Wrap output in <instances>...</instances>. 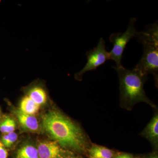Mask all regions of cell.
Returning a JSON list of instances; mask_svg holds the SVG:
<instances>
[{
    "mask_svg": "<svg viewBox=\"0 0 158 158\" xmlns=\"http://www.w3.org/2000/svg\"><path fill=\"white\" fill-rule=\"evenodd\" d=\"M15 127V121L10 117H6L0 123V131L4 134L14 132Z\"/></svg>",
    "mask_w": 158,
    "mask_h": 158,
    "instance_id": "13",
    "label": "cell"
},
{
    "mask_svg": "<svg viewBox=\"0 0 158 158\" xmlns=\"http://www.w3.org/2000/svg\"><path fill=\"white\" fill-rule=\"evenodd\" d=\"M59 158H82L78 154L69 150H64Z\"/></svg>",
    "mask_w": 158,
    "mask_h": 158,
    "instance_id": "15",
    "label": "cell"
},
{
    "mask_svg": "<svg viewBox=\"0 0 158 158\" xmlns=\"http://www.w3.org/2000/svg\"><path fill=\"white\" fill-rule=\"evenodd\" d=\"M145 158H158V154L156 153H155L150 155L149 156Z\"/></svg>",
    "mask_w": 158,
    "mask_h": 158,
    "instance_id": "18",
    "label": "cell"
},
{
    "mask_svg": "<svg viewBox=\"0 0 158 158\" xmlns=\"http://www.w3.org/2000/svg\"><path fill=\"white\" fill-rule=\"evenodd\" d=\"M141 136L150 141L156 149L158 146V114L156 112L153 117L141 133Z\"/></svg>",
    "mask_w": 158,
    "mask_h": 158,
    "instance_id": "7",
    "label": "cell"
},
{
    "mask_svg": "<svg viewBox=\"0 0 158 158\" xmlns=\"http://www.w3.org/2000/svg\"><path fill=\"white\" fill-rule=\"evenodd\" d=\"M8 153L6 147L0 141V158H8Z\"/></svg>",
    "mask_w": 158,
    "mask_h": 158,
    "instance_id": "17",
    "label": "cell"
},
{
    "mask_svg": "<svg viewBox=\"0 0 158 158\" xmlns=\"http://www.w3.org/2000/svg\"><path fill=\"white\" fill-rule=\"evenodd\" d=\"M136 22L135 18H131L125 32L123 33H115L110 35V40L113 44V48L109 52V55L110 59L116 62V67L122 66L121 62L123 52L127 44L135 37L137 33L135 27Z\"/></svg>",
    "mask_w": 158,
    "mask_h": 158,
    "instance_id": "4",
    "label": "cell"
},
{
    "mask_svg": "<svg viewBox=\"0 0 158 158\" xmlns=\"http://www.w3.org/2000/svg\"><path fill=\"white\" fill-rule=\"evenodd\" d=\"M15 158H39L37 148L31 144H26L19 148Z\"/></svg>",
    "mask_w": 158,
    "mask_h": 158,
    "instance_id": "12",
    "label": "cell"
},
{
    "mask_svg": "<svg viewBox=\"0 0 158 158\" xmlns=\"http://www.w3.org/2000/svg\"><path fill=\"white\" fill-rule=\"evenodd\" d=\"M40 106L33 101L28 95L24 97L20 103L19 110L23 113L34 115L39 111Z\"/></svg>",
    "mask_w": 158,
    "mask_h": 158,
    "instance_id": "10",
    "label": "cell"
},
{
    "mask_svg": "<svg viewBox=\"0 0 158 158\" xmlns=\"http://www.w3.org/2000/svg\"><path fill=\"white\" fill-rule=\"evenodd\" d=\"M14 112L23 128L31 132H36L38 131L39 123L36 117L33 115L23 113L19 109L15 110Z\"/></svg>",
    "mask_w": 158,
    "mask_h": 158,
    "instance_id": "8",
    "label": "cell"
},
{
    "mask_svg": "<svg viewBox=\"0 0 158 158\" xmlns=\"http://www.w3.org/2000/svg\"><path fill=\"white\" fill-rule=\"evenodd\" d=\"M37 148L39 158H59L65 150L54 141H40Z\"/></svg>",
    "mask_w": 158,
    "mask_h": 158,
    "instance_id": "6",
    "label": "cell"
},
{
    "mask_svg": "<svg viewBox=\"0 0 158 158\" xmlns=\"http://www.w3.org/2000/svg\"><path fill=\"white\" fill-rule=\"evenodd\" d=\"M28 96L36 104L41 106L44 104L47 100V95L45 90L40 86H34L30 89Z\"/></svg>",
    "mask_w": 158,
    "mask_h": 158,
    "instance_id": "11",
    "label": "cell"
},
{
    "mask_svg": "<svg viewBox=\"0 0 158 158\" xmlns=\"http://www.w3.org/2000/svg\"><path fill=\"white\" fill-rule=\"evenodd\" d=\"M113 68L117 71L119 79L121 108L131 111L135 105L143 102L152 108H156V105L148 98L144 90V84L147 76L142 75L134 69H127L123 65Z\"/></svg>",
    "mask_w": 158,
    "mask_h": 158,
    "instance_id": "2",
    "label": "cell"
},
{
    "mask_svg": "<svg viewBox=\"0 0 158 158\" xmlns=\"http://www.w3.org/2000/svg\"><path fill=\"white\" fill-rule=\"evenodd\" d=\"M114 158H140L127 153H117Z\"/></svg>",
    "mask_w": 158,
    "mask_h": 158,
    "instance_id": "16",
    "label": "cell"
},
{
    "mask_svg": "<svg viewBox=\"0 0 158 158\" xmlns=\"http://www.w3.org/2000/svg\"><path fill=\"white\" fill-rule=\"evenodd\" d=\"M116 153L107 148L91 144L87 152L88 158H114Z\"/></svg>",
    "mask_w": 158,
    "mask_h": 158,
    "instance_id": "9",
    "label": "cell"
},
{
    "mask_svg": "<svg viewBox=\"0 0 158 158\" xmlns=\"http://www.w3.org/2000/svg\"><path fill=\"white\" fill-rule=\"evenodd\" d=\"M18 135L16 133L13 132L4 134L1 138V142L6 148H10L16 141Z\"/></svg>",
    "mask_w": 158,
    "mask_h": 158,
    "instance_id": "14",
    "label": "cell"
},
{
    "mask_svg": "<svg viewBox=\"0 0 158 158\" xmlns=\"http://www.w3.org/2000/svg\"><path fill=\"white\" fill-rule=\"evenodd\" d=\"M44 129L62 148L78 154L87 153L91 145L81 127L71 119L56 110L42 116Z\"/></svg>",
    "mask_w": 158,
    "mask_h": 158,
    "instance_id": "1",
    "label": "cell"
},
{
    "mask_svg": "<svg viewBox=\"0 0 158 158\" xmlns=\"http://www.w3.org/2000/svg\"><path fill=\"white\" fill-rule=\"evenodd\" d=\"M88 62L81 70L76 74L77 80H82L83 75L88 71L94 70L110 59L109 52L106 49L104 40L101 37L97 46L86 53Z\"/></svg>",
    "mask_w": 158,
    "mask_h": 158,
    "instance_id": "5",
    "label": "cell"
},
{
    "mask_svg": "<svg viewBox=\"0 0 158 158\" xmlns=\"http://www.w3.org/2000/svg\"><path fill=\"white\" fill-rule=\"evenodd\" d=\"M142 44L143 52L141 60L133 69L142 75L154 76L156 86L158 80V22L146 26L143 31L137 32L135 37Z\"/></svg>",
    "mask_w": 158,
    "mask_h": 158,
    "instance_id": "3",
    "label": "cell"
}]
</instances>
